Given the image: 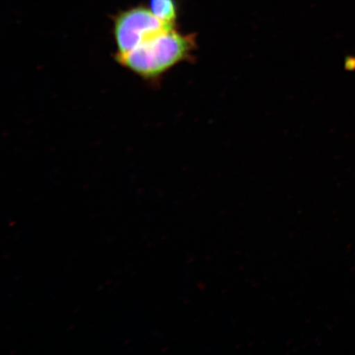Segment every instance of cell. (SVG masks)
<instances>
[{
	"mask_svg": "<svg viewBox=\"0 0 355 355\" xmlns=\"http://www.w3.org/2000/svg\"><path fill=\"white\" fill-rule=\"evenodd\" d=\"M174 28L175 24L158 19L146 7H135L119 13L114 19L113 35L117 49L114 54H127L148 39Z\"/></svg>",
	"mask_w": 355,
	"mask_h": 355,
	"instance_id": "cell-2",
	"label": "cell"
},
{
	"mask_svg": "<svg viewBox=\"0 0 355 355\" xmlns=\"http://www.w3.org/2000/svg\"><path fill=\"white\" fill-rule=\"evenodd\" d=\"M150 10L158 19L175 24L178 12L175 0H150Z\"/></svg>",
	"mask_w": 355,
	"mask_h": 355,
	"instance_id": "cell-3",
	"label": "cell"
},
{
	"mask_svg": "<svg viewBox=\"0 0 355 355\" xmlns=\"http://www.w3.org/2000/svg\"><path fill=\"white\" fill-rule=\"evenodd\" d=\"M196 43L193 35L175 28L148 40L135 50L114 55L117 63L148 83H157L173 67L189 60Z\"/></svg>",
	"mask_w": 355,
	"mask_h": 355,
	"instance_id": "cell-1",
	"label": "cell"
}]
</instances>
